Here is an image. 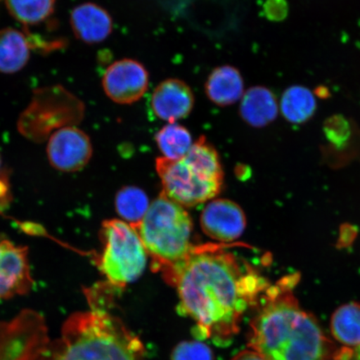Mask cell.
Listing matches in <instances>:
<instances>
[{
  "mask_svg": "<svg viewBox=\"0 0 360 360\" xmlns=\"http://www.w3.org/2000/svg\"><path fill=\"white\" fill-rule=\"evenodd\" d=\"M165 280L176 289L179 314L195 321L193 337L221 347L231 343L264 288L257 274L245 272L235 255L219 247H195Z\"/></svg>",
  "mask_w": 360,
  "mask_h": 360,
  "instance_id": "obj_1",
  "label": "cell"
},
{
  "mask_svg": "<svg viewBox=\"0 0 360 360\" xmlns=\"http://www.w3.org/2000/svg\"><path fill=\"white\" fill-rule=\"evenodd\" d=\"M290 281L267 290L250 323V347L269 360H326L330 344L316 321L300 307Z\"/></svg>",
  "mask_w": 360,
  "mask_h": 360,
  "instance_id": "obj_2",
  "label": "cell"
},
{
  "mask_svg": "<svg viewBox=\"0 0 360 360\" xmlns=\"http://www.w3.org/2000/svg\"><path fill=\"white\" fill-rule=\"evenodd\" d=\"M142 341L103 309L72 314L39 360H143Z\"/></svg>",
  "mask_w": 360,
  "mask_h": 360,
  "instance_id": "obj_3",
  "label": "cell"
},
{
  "mask_svg": "<svg viewBox=\"0 0 360 360\" xmlns=\"http://www.w3.org/2000/svg\"><path fill=\"white\" fill-rule=\"evenodd\" d=\"M133 228L152 259V267L163 273L164 278L180 266L196 247L191 243L190 214L163 192L151 202L142 221Z\"/></svg>",
  "mask_w": 360,
  "mask_h": 360,
  "instance_id": "obj_4",
  "label": "cell"
},
{
  "mask_svg": "<svg viewBox=\"0 0 360 360\" xmlns=\"http://www.w3.org/2000/svg\"><path fill=\"white\" fill-rule=\"evenodd\" d=\"M156 170L165 195L184 207L213 200L221 190L224 173L218 152L200 137L182 159L158 158Z\"/></svg>",
  "mask_w": 360,
  "mask_h": 360,
  "instance_id": "obj_5",
  "label": "cell"
},
{
  "mask_svg": "<svg viewBox=\"0 0 360 360\" xmlns=\"http://www.w3.org/2000/svg\"><path fill=\"white\" fill-rule=\"evenodd\" d=\"M103 251L101 271L111 285L123 288L137 281L145 271L147 252L138 233L120 219L106 220L102 225Z\"/></svg>",
  "mask_w": 360,
  "mask_h": 360,
  "instance_id": "obj_6",
  "label": "cell"
},
{
  "mask_svg": "<svg viewBox=\"0 0 360 360\" xmlns=\"http://www.w3.org/2000/svg\"><path fill=\"white\" fill-rule=\"evenodd\" d=\"M84 103L61 85L34 90L32 100L22 112L19 128L29 136L51 135L65 126L83 120Z\"/></svg>",
  "mask_w": 360,
  "mask_h": 360,
  "instance_id": "obj_7",
  "label": "cell"
},
{
  "mask_svg": "<svg viewBox=\"0 0 360 360\" xmlns=\"http://www.w3.org/2000/svg\"><path fill=\"white\" fill-rule=\"evenodd\" d=\"M150 75L145 65L132 58H122L107 68L102 86L108 98L119 105H131L145 96Z\"/></svg>",
  "mask_w": 360,
  "mask_h": 360,
  "instance_id": "obj_8",
  "label": "cell"
},
{
  "mask_svg": "<svg viewBox=\"0 0 360 360\" xmlns=\"http://www.w3.org/2000/svg\"><path fill=\"white\" fill-rule=\"evenodd\" d=\"M93 146L89 135L76 125L65 126L49 135L47 157L53 168L77 172L89 164Z\"/></svg>",
  "mask_w": 360,
  "mask_h": 360,
  "instance_id": "obj_9",
  "label": "cell"
},
{
  "mask_svg": "<svg viewBox=\"0 0 360 360\" xmlns=\"http://www.w3.org/2000/svg\"><path fill=\"white\" fill-rule=\"evenodd\" d=\"M32 286L27 248L0 240V300L27 294Z\"/></svg>",
  "mask_w": 360,
  "mask_h": 360,
  "instance_id": "obj_10",
  "label": "cell"
},
{
  "mask_svg": "<svg viewBox=\"0 0 360 360\" xmlns=\"http://www.w3.org/2000/svg\"><path fill=\"white\" fill-rule=\"evenodd\" d=\"M202 231L214 240L224 243L238 240L246 227L244 211L236 202L229 200H214L202 211Z\"/></svg>",
  "mask_w": 360,
  "mask_h": 360,
  "instance_id": "obj_11",
  "label": "cell"
},
{
  "mask_svg": "<svg viewBox=\"0 0 360 360\" xmlns=\"http://www.w3.org/2000/svg\"><path fill=\"white\" fill-rule=\"evenodd\" d=\"M195 94L190 85L179 79H168L158 84L151 97V108L158 118L177 122L191 115Z\"/></svg>",
  "mask_w": 360,
  "mask_h": 360,
  "instance_id": "obj_12",
  "label": "cell"
},
{
  "mask_svg": "<svg viewBox=\"0 0 360 360\" xmlns=\"http://www.w3.org/2000/svg\"><path fill=\"white\" fill-rule=\"evenodd\" d=\"M70 22L75 37L88 44L105 41L114 28L110 13L105 8L91 2L75 7L70 13Z\"/></svg>",
  "mask_w": 360,
  "mask_h": 360,
  "instance_id": "obj_13",
  "label": "cell"
},
{
  "mask_svg": "<svg viewBox=\"0 0 360 360\" xmlns=\"http://www.w3.org/2000/svg\"><path fill=\"white\" fill-rule=\"evenodd\" d=\"M205 89L207 97L215 105L231 106L244 96V79L236 67L219 66L211 72Z\"/></svg>",
  "mask_w": 360,
  "mask_h": 360,
  "instance_id": "obj_14",
  "label": "cell"
},
{
  "mask_svg": "<svg viewBox=\"0 0 360 360\" xmlns=\"http://www.w3.org/2000/svg\"><path fill=\"white\" fill-rule=\"evenodd\" d=\"M34 46L30 35L11 28L0 30V73L13 75L28 64Z\"/></svg>",
  "mask_w": 360,
  "mask_h": 360,
  "instance_id": "obj_15",
  "label": "cell"
},
{
  "mask_svg": "<svg viewBox=\"0 0 360 360\" xmlns=\"http://www.w3.org/2000/svg\"><path fill=\"white\" fill-rule=\"evenodd\" d=\"M278 112L276 98L267 88L251 87L241 98V118L252 127L262 128L272 123L277 118Z\"/></svg>",
  "mask_w": 360,
  "mask_h": 360,
  "instance_id": "obj_16",
  "label": "cell"
},
{
  "mask_svg": "<svg viewBox=\"0 0 360 360\" xmlns=\"http://www.w3.org/2000/svg\"><path fill=\"white\" fill-rule=\"evenodd\" d=\"M281 110L285 118L292 124H302L314 115L316 101L307 88L295 85L283 93Z\"/></svg>",
  "mask_w": 360,
  "mask_h": 360,
  "instance_id": "obj_17",
  "label": "cell"
},
{
  "mask_svg": "<svg viewBox=\"0 0 360 360\" xmlns=\"http://www.w3.org/2000/svg\"><path fill=\"white\" fill-rule=\"evenodd\" d=\"M335 339L349 347L360 346V304L349 303L336 310L331 319Z\"/></svg>",
  "mask_w": 360,
  "mask_h": 360,
  "instance_id": "obj_18",
  "label": "cell"
},
{
  "mask_svg": "<svg viewBox=\"0 0 360 360\" xmlns=\"http://www.w3.org/2000/svg\"><path fill=\"white\" fill-rule=\"evenodd\" d=\"M155 141L163 157L173 160L186 156L193 143L191 132L176 122L165 125L156 134Z\"/></svg>",
  "mask_w": 360,
  "mask_h": 360,
  "instance_id": "obj_19",
  "label": "cell"
},
{
  "mask_svg": "<svg viewBox=\"0 0 360 360\" xmlns=\"http://www.w3.org/2000/svg\"><path fill=\"white\" fill-rule=\"evenodd\" d=\"M10 15L25 26L41 24L56 10V0H4Z\"/></svg>",
  "mask_w": 360,
  "mask_h": 360,
  "instance_id": "obj_20",
  "label": "cell"
},
{
  "mask_svg": "<svg viewBox=\"0 0 360 360\" xmlns=\"http://www.w3.org/2000/svg\"><path fill=\"white\" fill-rule=\"evenodd\" d=\"M146 193L137 187L121 188L115 197V208L123 221L132 227L142 221L150 208Z\"/></svg>",
  "mask_w": 360,
  "mask_h": 360,
  "instance_id": "obj_21",
  "label": "cell"
},
{
  "mask_svg": "<svg viewBox=\"0 0 360 360\" xmlns=\"http://www.w3.org/2000/svg\"><path fill=\"white\" fill-rule=\"evenodd\" d=\"M172 360H214V354L208 345L200 341H183L175 346Z\"/></svg>",
  "mask_w": 360,
  "mask_h": 360,
  "instance_id": "obj_22",
  "label": "cell"
},
{
  "mask_svg": "<svg viewBox=\"0 0 360 360\" xmlns=\"http://www.w3.org/2000/svg\"><path fill=\"white\" fill-rule=\"evenodd\" d=\"M264 12L269 20L282 21L285 20L289 7L286 0H267L264 6Z\"/></svg>",
  "mask_w": 360,
  "mask_h": 360,
  "instance_id": "obj_23",
  "label": "cell"
},
{
  "mask_svg": "<svg viewBox=\"0 0 360 360\" xmlns=\"http://www.w3.org/2000/svg\"><path fill=\"white\" fill-rule=\"evenodd\" d=\"M232 360H269L262 354L254 349H245L237 354Z\"/></svg>",
  "mask_w": 360,
  "mask_h": 360,
  "instance_id": "obj_24",
  "label": "cell"
},
{
  "mask_svg": "<svg viewBox=\"0 0 360 360\" xmlns=\"http://www.w3.org/2000/svg\"><path fill=\"white\" fill-rule=\"evenodd\" d=\"M354 360H360V346L354 351Z\"/></svg>",
  "mask_w": 360,
  "mask_h": 360,
  "instance_id": "obj_25",
  "label": "cell"
},
{
  "mask_svg": "<svg viewBox=\"0 0 360 360\" xmlns=\"http://www.w3.org/2000/svg\"><path fill=\"white\" fill-rule=\"evenodd\" d=\"M0 167H1V155H0Z\"/></svg>",
  "mask_w": 360,
  "mask_h": 360,
  "instance_id": "obj_26",
  "label": "cell"
}]
</instances>
